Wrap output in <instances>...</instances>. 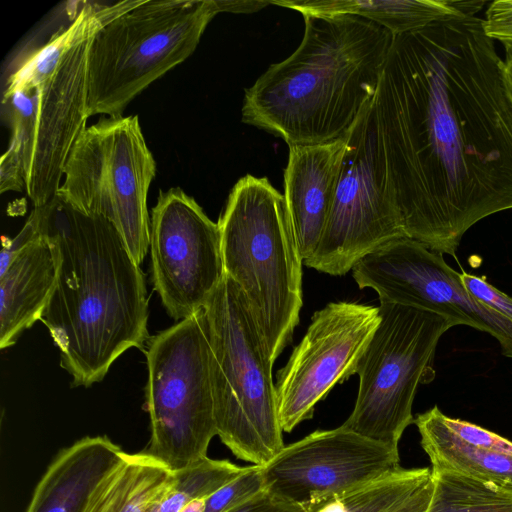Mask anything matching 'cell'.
<instances>
[{"mask_svg":"<svg viewBox=\"0 0 512 512\" xmlns=\"http://www.w3.org/2000/svg\"><path fill=\"white\" fill-rule=\"evenodd\" d=\"M207 498H197L187 504L181 512H205Z\"/></svg>","mask_w":512,"mask_h":512,"instance_id":"obj_36","label":"cell"},{"mask_svg":"<svg viewBox=\"0 0 512 512\" xmlns=\"http://www.w3.org/2000/svg\"><path fill=\"white\" fill-rule=\"evenodd\" d=\"M244 467L208 456L175 471L166 487L154 499L148 512H181L197 498H208L238 476Z\"/></svg>","mask_w":512,"mask_h":512,"instance_id":"obj_26","label":"cell"},{"mask_svg":"<svg viewBox=\"0 0 512 512\" xmlns=\"http://www.w3.org/2000/svg\"><path fill=\"white\" fill-rule=\"evenodd\" d=\"M124 454L107 436H86L62 449L33 492L26 512H84L101 480Z\"/></svg>","mask_w":512,"mask_h":512,"instance_id":"obj_17","label":"cell"},{"mask_svg":"<svg viewBox=\"0 0 512 512\" xmlns=\"http://www.w3.org/2000/svg\"><path fill=\"white\" fill-rule=\"evenodd\" d=\"M59 267L54 245L39 232L0 275V348L13 346L42 314Z\"/></svg>","mask_w":512,"mask_h":512,"instance_id":"obj_18","label":"cell"},{"mask_svg":"<svg viewBox=\"0 0 512 512\" xmlns=\"http://www.w3.org/2000/svg\"><path fill=\"white\" fill-rule=\"evenodd\" d=\"M302 15H355L370 20L394 35L424 28L456 17L476 16L484 0H305L272 1Z\"/></svg>","mask_w":512,"mask_h":512,"instance_id":"obj_19","label":"cell"},{"mask_svg":"<svg viewBox=\"0 0 512 512\" xmlns=\"http://www.w3.org/2000/svg\"><path fill=\"white\" fill-rule=\"evenodd\" d=\"M432 478L429 468H400L383 478L305 507V512H387Z\"/></svg>","mask_w":512,"mask_h":512,"instance_id":"obj_24","label":"cell"},{"mask_svg":"<svg viewBox=\"0 0 512 512\" xmlns=\"http://www.w3.org/2000/svg\"><path fill=\"white\" fill-rule=\"evenodd\" d=\"M347 138L289 146L284 198L303 262L317 250L332 210Z\"/></svg>","mask_w":512,"mask_h":512,"instance_id":"obj_16","label":"cell"},{"mask_svg":"<svg viewBox=\"0 0 512 512\" xmlns=\"http://www.w3.org/2000/svg\"><path fill=\"white\" fill-rule=\"evenodd\" d=\"M149 247L154 289L169 316L179 322L203 310L225 274L219 224L172 187L152 209Z\"/></svg>","mask_w":512,"mask_h":512,"instance_id":"obj_11","label":"cell"},{"mask_svg":"<svg viewBox=\"0 0 512 512\" xmlns=\"http://www.w3.org/2000/svg\"><path fill=\"white\" fill-rule=\"evenodd\" d=\"M379 322V307L355 302H331L313 314L306 334L277 374L283 432L311 419L316 404L356 374Z\"/></svg>","mask_w":512,"mask_h":512,"instance_id":"obj_13","label":"cell"},{"mask_svg":"<svg viewBox=\"0 0 512 512\" xmlns=\"http://www.w3.org/2000/svg\"><path fill=\"white\" fill-rule=\"evenodd\" d=\"M265 490L261 465H250L206 499L205 512H228Z\"/></svg>","mask_w":512,"mask_h":512,"instance_id":"obj_27","label":"cell"},{"mask_svg":"<svg viewBox=\"0 0 512 512\" xmlns=\"http://www.w3.org/2000/svg\"><path fill=\"white\" fill-rule=\"evenodd\" d=\"M303 17L300 45L246 89L241 111L288 146L348 137L375 99L395 36L355 15Z\"/></svg>","mask_w":512,"mask_h":512,"instance_id":"obj_3","label":"cell"},{"mask_svg":"<svg viewBox=\"0 0 512 512\" xmlns=\"http://www.w3.org/2000/svg\"><path fill=\"white\" fill-rule=\"evenodd\" d=\"M204 312L217 436L238 459L262 466L284 448L267 343L246 296L226 274Z\"/></svg>","mask_w":512,"mask_h":512,"instance_id":"obj_5","label":"cell"},{"mask_svg":"<svg viewBox=\"0 0 512 512\" xmlns=\"http://www.w3.org/2000/svg\"><path fill=\"white\" fill-rule=\"evenodd\" d=\"M374 105L406 237L456 257L473 225L512 209V107L483 18L395 35Z\"/></svg>","mask_w":512,"mask_h":512,"instance_id":"obj_1","label":"cell"},{"mask_svg":"<svg viewBox=\"0 0 512 512\" xmlns=\"http://www.w3.org/2000/svg\"><path fill=\"white\" fill-rule=\"evenodd\" d=\"M155 174L138 116L102 117L76 141L57 195L109 220L139 265L149 248L147 194Z\"/></svg>","mask_w":512,"mask_h":512,"instance_id":"obj_9","label":"cell"},{"mask_svg":"<svg viewBox=\"0 0 512 512\" xmlns=\"http://www.w3.org/2000/svg\"><path fill=\"white\" fill-rule=\"evenodd\" d=\"M446 425L463 441L481 449L511 455L512 442L473 423L444 416Z\"/></svg>","mask_w":512,"mask_h":512,"instance_id":"obj_28","label":"cell"},{"mask_svg":"<svg viewBox=\"0 0 512 512\" xmlns=\"http://www.w3.org/2000/svg\"><path fill=\"white\" fill-rule=\"evenodd\" d=\"M398 447L341 425L317 430L261 466L265 490L303 508L400 469Z\"/></svg>","mask_w":512,"mask_h":512,"instance_id":"obj_14","label":"cell"},{"mask_svg":"<svg viewBox=\"0 0 512 512\" xmlns=\"http://www.w3.org/2000/svg\"><path fill=\"white\" fill-rule=\"evenodd\" d=\"M460 280L473 296L512 320V296L494 287L484 277L462 271Z\"/></svg>","mask_w":512,"mask_h":512,"instance_id":"obj_30","label":"cell"},{"mask_svg":"<svg viewBox=\"0 0 512 512\" xmlns=\"http://www.w3.org/2000/svg\"><path fill=\"white\" fill-rule=\"evenodd\" d=\"M141 1L125 0L111 5L87 3L64 30L56 33L19 65L10 75L4 93L36 87L70 48L93 37L106 24L136 7Z\"/></svg>","mask_w":512,"mask_h":512,"instance_id":"obj_22","label":"cell"},{"mask_svg":"<svg viewBox=\"0 0 512 512\" xmlns=\"http://www.w3.org/2000/svg\"><path fill=\"white\" fill-rule=\"evenodd\" d=\"M444 416L434 406L414 419L431 470L460 473L512 492V456L466 443L446 425Z\"/></svg>","mask_w":512,"mask_h":512,"instance_id":"obj_20","label":"cell"},{"mask_svg":"<svg viewBox=\"0 0 512 512\" xmlns=\"http://www.w3.org/2000/svg\"><path fill=\"white\" fill-rule=\"evenodd\" d=\"M218 13L216 0H142L106 24L88 50L89 116L122 114L145 88L194 52Z\"/></svg>","mask_w":512,"mask_h":512,"instance_id":"obj_6","label":"cell"},{"mask_svg":"<svg viewBox=\"0 0 512 512\" xmlns=\"http://www.w3.org/2000/svg\"><path fill=\"white\" fill-rule=\"evenodd\" d=\"M220 12L252 13L258 11L270 2L262 1H223L216 0Z\"/></svg>","mask_w":512,"mask_h":512,"instance_id":"obj_34","label":"cell"},{"mask_svg":"<svg viewBox=\"0 0 512 512\" xmlns=\"http://www.w3.org/2000/svg\"><path fill=\"white\" fill-rule=\"evenodd\" d=\"M403 236L373 101L347 137L326 229L315 253L303 263L342 276L364 256Z\"/></svg>","mask_w":512,"mask_h":512,"instance_id":"obj_10","label":"cell"},{"mask_svg":"<svg viewBox=\"0 0 512 512\" xmlns=\"http://www.w3.org/2000/svg\"><path fill=\"white\" fill-rule=\"evenodd\" d=\"M224 272L246 296L274 363L302 307V263L284 195L266 178L233 186L218 221Z\"/></svg>","mask_w":512,"mask_h":512,"instance_id":"obj_4","label":"cell"},{"mask_svg":"<svg viewBox=\"0 0 512 512\" xmlns=\"http://www.w3.org/2000/svg\"><path fill=\"white\" fill-rule=\"evenodd\" d=\"M31 214L59 258L41 321L72 386L89 387L126 350L142 348L148 339L144 274L106 218L84 213L57 194Z\"/></svg>","mask_w":512,"mask_h":512,"instance_id":"obj_2","label":"cell"},{"mask_svg":"<svg viewBox=\"0 0 512 512\" xmlns=\"http://www.w3.org/2000/svg\"><path fill=\"white\" fill-rule=\"evenodd\" d=\"M360 289L380 301L419 306L457 317L463 325L492 335L512 359V320L473 296L443 255L406 236L382 245L352 268Z\"/></svg>","mask_w":512,"mask_h":512,"instance_id":"obj_12","label":"cell"},{"mask_svg":"<svg viewBox=\"0 0 512 512\" xmlns=\"http://www.w3.org/2000/svg\"><path fill=\"white\" fill-rule=\"evenodd\" d=\"M37 87L18 89L3 94L11 138L0 159V192L26 191L29 165L33 152Z\"/></svg>","mask_w":512,"mask_h":512,"instance_id":"obj_23","label":"cell"},{"mask_svg":"<svg viewBox=\"0 0 512 512\" xmlns=\"http://www.w3.org/2000/svg\"><path fill=\"white\" fill-rule=\"evenodd\" d=\"M432 497L426 512H512V492L460 473L431 470Z\"/></svg>","mask_w":512,"mask_h":512,"instance_id":"obj_25","label":"cell"},{"mask_svg":"<svg viewBox=\"0 0 512 512\" xmlns=\"http://www.w3.org/2000/svg\"><path fill=\"white\" fill-rule=\"evenodd\" d=\"M485 33L495 42L512 46V0H495L488 4L483 17Z\"/></svg>","mask_w":512,"mask_h":512,"instance_id":"obj_29","label":"cell"},{"mask_svg":"<svg viewBox=\"0 0 512 512\" xmlns=\"http://www.w3.org/2000/svg\"><path fill=\"white\" fill-rule=\"evenodd\" d=\"M91 38L64 53L52 72L36 86L35 136L25 191L34 207L45 205L57 194L66 161L86 129L90 117L87 56Z\"/></svg>","mask_w":512,"mask_h":512,"instance_id":"obj_15","label":"cell"},{"mask_svg":"<svg viewBox=\"0 0 512 512\" xmlns=\"http://www.w3.org/2000/svg\"><path fill=\"white\" fill-rule=\"evenodd\" d=\"M505 56L502 59V76L504 87L512 107V46H504Z\"/></svg>","mask_w":512,"mask_h":512,"instance_id":"obj_35","label":"cell"},{"mask_svg":"<svg viewBox=\"0 0 512 512\" xmlns=\"http://www.w3.org/2000/svg\"><path fill=\"white\" fill-rule=\"evenodd\" d=\"M433 478L387 512H426L432 497Z\"/></svg>","mask_w":512,"mask_h":512,"instance_id":"obj_33","label":"cell"},{"mask_svg":"<svg viewBox=\"0 0 512 512\" xmlns=\"http://www.w3.org/2000/svg\"><path fill=\"white\" fill-rule=\"evenodd\" d=\"M380 322L356 374L355 406L342 424L369 439L398 447L414 422L412 405L420 384L435 377L433 361L442 335L463 322L419 306L380 301Z\"/></svg>","mask_w":512,"mask_h":512,"instance_id":"obj_7","label":"cell"},{"mask_svg":"<svg viewBox=\"0 0 512 512\" xmlns=\"http://www.w3.org/2000/svg\"><path fill=\"white\" fill-rule=\"evenodd\" d=\"M146 348L151 437L143 452L175 472L206 457L217 435L204 309L154 335Z\"/></svg>","mask_w":512,"mask_h":512,"instance_id":"obj_8","label":"cell"},{"mask_svg":"<svg viewBox=\"0 0 512 512\" xmlns=\"http://www.w3.org/2000/svg\"><path fill=\"white\" fill-rule=\"evenodd\" d=\"M38 236L39 230L36 220L34 216L30 214L23 228L14 238L2 237L0 275L5 272L14 258Z\"/></svg>","mask_w":512,"mask_h":512,"instance_id":"obj_31","label":"cell"},{"mask_svg":"<svg viewBox=\"0 0 512 512\" xmlns=\"http://www.w3.org/2000/svg\"><path fill=\"white\" fill-rule=\"evenodd\" d=\"M228 512H305V509L264 490Z\"/></svg>","mask_w":512,"mask_h":512,"instance_id":"obj_32","label":"cell"},{"mask_svg":"<svg viewBox=\"0 0 512 512\" xmlns=\"http://www.w3.org/2000/svg\"><path fill=\"white\" fill-rule=\"evenodd\" d=\"M173 472L144 453H126L93 491L84 512H148Z\"/></svg>","mask_w":512,"mask_h":512,"instance_id":"obj_21","label":"cell"}]
</instances>
